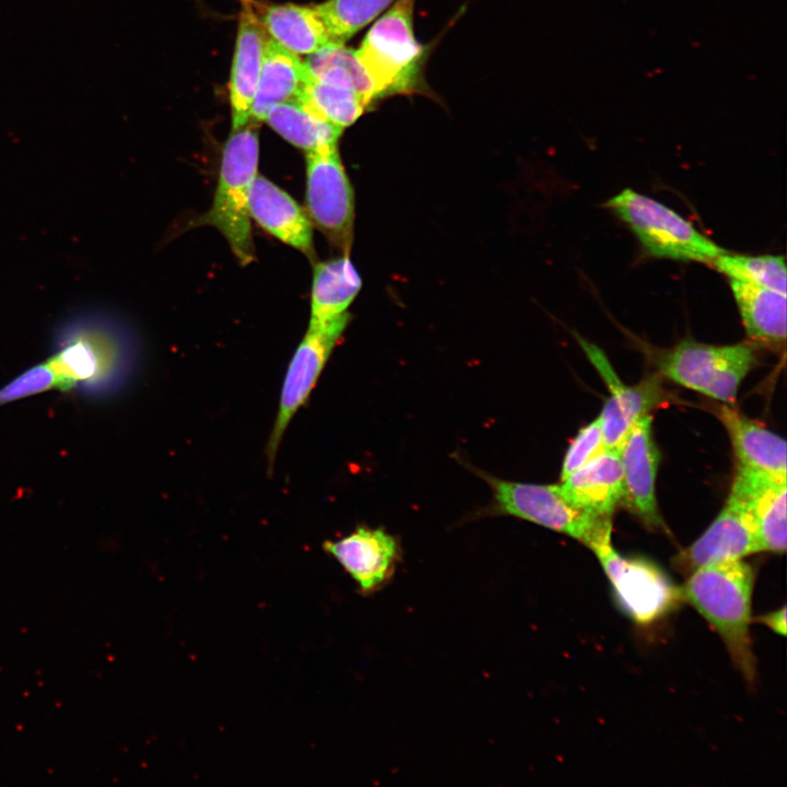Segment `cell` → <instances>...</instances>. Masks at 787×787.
Listing matches in <instances>:
<instances>
[{"label":"cell","instance_id":"10","mask_svg":"<svg viewBox=\"0 0 787 787\" xmlns=\"http://www.w3.org/2000/svg\"><path fill=\"white\" fill-rule=\"evenodd\" d=\"M500 512L565 533L588 545L611 518L591 516L573 507L556 485L505 481L485 477Z\"/></svg>","mask_w":787,"mask_h":787},{"label":"cell","instance_id":"3","mask_svg":"<svg viewBox=\"0 0 787 787\" xmlns=\"http://www.w3.org/2000/svg\"><path fill=\"white\" fill-rule=\"evenodd\" d=\"M258 158V122L249 120L225 142L212 205L193 223L215 227L242 265L255 259L248 201Z\"/></svg>","mask_w":787,"mask_h":787},{"label":"cell","instance_id":"14","mask_svg":"<svg viewBox=\"0 0 787 787\" xmlns=\"http://www.w3.org/2000/svg\"><path fill=\"white\" fill-rule=\"evenodd\" d=\"M761 552L755 528L747 512L732 500H727L716 519L689 548L674 559L681 573L690 575L697 568Z\"/></svg>","mask_w":787,"mask_h":787},{"label":"cell","instance_id":"31","mask_svg":"<svg viewBox=\"0 0 787 787\" xmlns=\"http://www.w3.org/2000/svg\"><path fill=\"white\" fill-rule=\"evenodd\" d=\"M757 621L779 635L786 634V608L775 610L757 618Z\"/></svg>","mask_w":787,"mask_h":787},{"label":"cell","instance_id":"12","mask_svg":"<svg viewBox=\"0 0 787 787\" xmlns=\"http://www.w3.org/2000/svg\"><path fill=\"white\" fill-rule=\"evenodd\" d=\"M576 339L610 390L598 419L606 449H616L633 424L660 402V386L655 378L635 386L623 384L600 348L579 336Z\"/></svg>","mask_w":787,"mask_h":787},{"label":"cell","instance_id":"30","mask_svg":"<svg viewBox=\"0 0 787 787\" xmlns=\"http://www.w3.org/2000/svg\"><path fill=\"white\" fill-rule=\"evenodd\" d=\"M58 387V379L46 361L37 364L0 389V406Z\"/></svg>","mask_w":787,"mask_h":787},{"label":"cell","instance_id":"23","mask_svg":"<svg viewBox=\"0 0 787 787\" xmlns=\"http://www.w3.org/2000/svg\"><path fill=\"white\" fill-rule=\"evenodd\" d=\"M268 35L295 55H310L331 44L314 7L271 4L260 15Z\"/></svg>","mask_w":787,"mask_h":787},{"label":"cell","instance_id":"29","mask_svg":"<svg viewBox=\"0 0 787 787\" xmlns=\"http://www.w3.org/2000/svg\"><path fill=\"white\" fill-rule=\"evenodd\" d=\"M606 449L599 419L582 427L569 445L561 472V480L583 467Z\"/></svg>","mask_w":787,"mask_h":787},{"label":"cell","instance_id":"16","mask_svg":"<svg viewBox=\"0 0 787 787\" xmlns=\"http://www.w3.org/2000/svg\"><path fill=\"white\" fill-rule=\"evenodd\" d=\"M240 4L230 81L233 130L242 128L250 120L251 104L269 38L254 5V0H240Z\"/></svg>","mask_w":787,"mask_h":787},{"label":"cell","instance_id":"9","mask_svg":"<svg viewBox=\"0 0 787 787\" xmlns=\"http://www.w3.org/2000/svg\"><path fill=\"white\" fill-rule=\"evenodd\" d=\"M349 320L348 312L326 322H309L283 380L279 410L266 450L269 470L272 469L284 432L295 413L308 400Z\"/></svg>","mask_w":787,"mask_h":787},{"label":"cell","instance_id":"24","mask_svg":"<svg viewBox=\"0 0 787 787\" xmlns=\"http://www.w3.org/2000/svg\"><path fill=\"white\" fill-rule=\"evenodd\" d=\"M265 121L287 142L306 152L337 144L343 131L296 99L271 107Z\"/></svg>","mask_w":787,"mask_h":787},{"label":"cell","instance_id":"11","mask_svg":"<svg viewBox=\"0 0 787 787\" xmlns=\"http://www.w3.org/2000/svg\"><path fill=\"white\" fill-rule=\"evenodd\" d=\"M786 477L737 466L728 498L752 519L761 552L786 551Z\"/></svg>","mask_w":787,"mask_h":787},{"label":"cell","instance_id":"15","mask_svg":"<svg viewBox=\"0 0 787 787\" xmlns=\"http://www.w3.org/2000/svg\"><path fill=\"white\" fill-rule=\"evenodd\" d=\"M324 549L352 577L362 594L374 592L387 582L398 553L392 536L364 527L339 540L326 541Z\"/></svg>","mask_w":787,"mask_h":787},{"label":"cell","instance_id":"19","mask_svg":"<svg viewBox=\"0 0 787 787\" xmlns=\"http://www.w3.org/2000/svg\"><path fill=\"white\" fill-rule=\"evenodd\" d=\"M718 416L730 436L738 467L786 477L784 438L729 406H723Z\"/></svg>","mask_w":787,"mask_h":787},{"label":"cell","instance_id":"28","mask_svg":"<svg viewBox=\"0 0 787 787\" xmlns=\"http://www.w3.org/2000/svg\"><path fill=\"white\" fill-rule=\"evenodd\" d=\"M712 265L728 279L744 281L786 295L787 270L783 256H750L724 251Z\"/></svg>","mask_w":787,"mask_h":787},{"label":"cell","instance_id":"17","mask_svg":"<svg viewBox=\"0 0 787 787\" xmlns=\"http://www.w3.org/2000/svg\"><path fill=\"white\" fill-rule=\"evenodd\" d=\"M248 202L250 218L263 230L314 260L312 222L287 192L257 174Z\"/></svg>","mask_w":787,"mask_h":787},{"label":"cell","instance_id":"8","mask_svg":"<svg viewBox=\"0 0 787 787\" xmlns=\"http://www.w3.org/2000/svg\"><path fill=\"white\" fill-rule=\"evenodd\" d=\"M308 218L344 255L353 242L354 193L337 144L306 154Z\"/></svg>","mask_w":787,"mask_h":787},{"label":"cell","instance_id":"20","mask_svg":"<svg viewBox=\"0 0 787 787\" xmlns=\"http://www.w3.org/2000/svg\"><path fill=\"white\" fill-rule=\"evenodd\" d=\"M307 80L305 63L269 37L251 104L250 120L265 121L271 107L297 99Z\"/></svg>","mask_w":787,"mask_h":787},{"label":"cell","instance_id":"5","mask_svg":"<svg viewBox=\"0 0 787 787\" xmlns=\"http://www.w3.org/2000/svg\"><path fill=\"white\" fill-rule=\"evenodd\" d=\"M606 207L630 226L654 257L712 263L725 251L676 211L631 188L609 199Z\"/></svg>","mask_w":787,"mask_h":787},{"label":"cell","instance_id":"27","mask_svg":"<svg viewBox=\"0 0 787 787\" xmlns=\"http://www.w3.org/2000/svg\"><path fill=\"white\" fill-rule=\"evenodd\" d=\"M396 0H328L314 5L331 43L344 44Z\"/></svg>","mask_w":787,"mask_h":787},{"label":"cell","instance_id":"6","mask_svg":"<svg viewBox=\"0 0 787 787\" xmlns=\"http://www.w3.org/2000/svg\"><path fill=\"white\" fill-rule=\"evenodd\" d=\"M754 361L751 343L712 345L683 340L661 351L656 364L659 372L674 383L731 403Z\"/></svg>","mask_w":787,"mask_h":787},{"label":"cell","instance_id":"4","mask_svg":"<svg viewBox=\"0 0 787 787\" xmlns=\"http://www.w3.org/2000/svg\"><path fill=\"white\" fill-rule=\"evenodd\" d=\"M414 4L415 0H396L355 50L378 98L421 91L426 51L414 36Z\"/></svg>","mask_w":787,"mask_h":787},{"label":"cell","instance_id":"7","mask_svg":"<svg viewBox=\"0 0 787 787\" xmlns=\"http://www.w3.org/2000/svg\"><path fill=\"white\" fill-rule=\"evenodd\" d=\"M612 525L587 545L599 560L622 610L637 623H651L670 612L681 599L680 588L655 565L620 555L611 543Z\"/></svg>","mask_w":787,"mask_h":787},{"label":"cell","instance_id":"22","mask_svg":"<svg viewBox=\"0 0 787 787\" xmlns=\"http://www.w3.org/2000/svg\"><path fill=\"white\" fill-rule=\"evenodd\" d=\"M361 286L362 279L349 255L316 263L309 322H326L348 313Z\"/></svg>","mask_w":787,"mask_h":787},{"label":"cell","instance_id":"1","mask_svg":"<svg viewBox=\"0 0 787 787\" xmlns=\"http://www.w3.org/2000/svg\"><path fill=\"white\" fill-rule=\"evenodd\" d=\"M47 360L58 389L90 400L119 393L137 368L138 351L130 331L113 315L84 308L63 317L51 339Z\"/></svg>","mask_w":787,"mask_h":787},{"label":"cell","instance_id":"21","mask_svg":"<svg viewBox=\"0 0 787 787\" xmlns=\"http://www.w3.org/2000/svg\"><path fill=\"white\" fill-rule=\"evenodd\" d=\"M748 336L755 342L779 345L786 339V295L729 279Z\"/></svg>","mask_w":787,"mask_h":787},{"label":"cell","instance_id":"13","mask_svg":"<svg viewBox=\"0 0 787 787\" xmlns=\"http://www.w3.org/2000/svg\"><path fill=\"white\" fill-rule=\"evenodd\" d=\"M616 450L623 475L621 503L646 525H661L656 501L659 454L654 443L649 414L633 424Z\"/></svg>","mask_w":787,"mask_h":787},{"label":"cell","instance_id":"26","mask_svg":"<svg viewBox=\"0 0 787 787\" xmlns=\"http://www.w3.org/2000/svg\"><path fill=\"white\" fill-rule=\"evenodd\" d=\"M296 101L318 117L342 129L354 124L368 107L354 91L313 78H308Z\"/></svg>","mask_w":787,"mask_h":787},{"label":"cell","instance_id":"25","mask_svg":"<svg viewBox=\"0 0 787 787\" xmlns=\"http://www.w3.org/2000/svg\"><path fill=\"white\" fill-rule=\"evenodd\" d=\"M308 78L345 86L369 106L378 99L375 86L354 49L331 43L310 54L304 62Z\"/></svg>","mask_w":787,"mask_h":787},{"label":"cell","instance_id":"18","mask_svg":"<svg viewBox=\"0 0 787 787\" xmlns=\"http://www.w3.org/2000/svg\"><path fill=\"white\" fill-rule=\"evenodd\" d=\"M557 489L575 508L599 518H611L623 496V475L616 449H604L578 468Z\"/></svg>","mask_w":787,"mask_h":787},{"label":"cell","instance_id":"2","mask_svg":"<svg viewBox=\"0 0 787 787\" xmlns=\"http://www.w3.org/2000/svg\"><path fill=\"white\" fill-rule=\"evenodd\" d=\"M754 582L753 567L736 560L695 569L680 589L681 599L717 632L749 683L756 672L750 635Z\"/></svg>","mask_w":787,"mask_h":787}]
</instances>
